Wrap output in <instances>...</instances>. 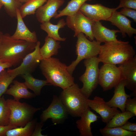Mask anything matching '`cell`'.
I'll list each match as a JSON object with an SVG mask.
<instances>
[{"label":"cell","instance_id":"40","mask_svg":"<svg viewBox=\"0 0 136 136\" xmlns=\"http://www.w3.org/2000/svg\"><path fill=\"white\" fill-rule=\"evenodd\" d=\"M18 1L20 2V3H24L26 2H27L29 0H17Z\"/></svg>","mask_w":136,"mask_h":136},{"label":"cell","instance_id":"5","mask_svg":"<svg viewBox=\"0 0 136 136\" xmlns=\"http://www.w3.org/2000/svg\"><path fill=\"white\" fill-rule=\"evenodd\" d=\"M77 40L76 45V59L67 66V69L71 75L77 65L84 59L97 56L100 50L101 43L96 41H91L88 39L82 32L77 36Z\"/></svg>","mask_w":136,"mask_h":136},{"label":"cell","instance_id":"6","mask_svg":"<svg viewBox=\"0 0 136 136\" xmlns=\"http://www.w3.org/2000/svg\"><path fill=\"white\" fill-rule=\"evenodd\" d=\"M6 101L11 110L9 125L17 127L25 125L33 119L35 113L42 108L14 99H8Z\"/></svg>","mask_w":136,"mask_h":136},{"label":"cell","instance_id":"18","mask_svg":"<svg viewBox=\"0 0 136 136\" xmlns=\"http://www.w3.org/2000/svg\"><path fill=\"white\" fill-rule=\"evenodd\" d=\"M126 84L125 79H123L114 88V94L111 99L106 102L109 106L118 108L121 112L125 111V104L127 99L131 96L127 94L125 91V87Z\"/></svg>","mask_w":136,"mask_h":136},{"label":"cell","instance_id":"24","mask_svg":"<svg viewBox=\"0 0 136 136\" xmlns=\"http://www.w3.org/2000/svg\"><path fill=\"white\" fill-rule=\"evenodd\" d=\"M24 83L27 88L32 91L37 96L40 95L42 88L46 85H50L46 80H40L34 78L31 74L26 73L22 75Z\"/></svg>","mask_w":136,"mask_h":136},{"label":"cell","instance_id":"1","mask_svg":"<svg viewBox=\"0 0 136 136\" xmlns=\"http://www.w3.org/2000/svg\"><path fill=\"white\" fill-rule=\"evenodd\" d=\"M36 45L35 43L14 39L8 33L3 34L0 42V59L16 67L34 50Z\"/></svg>","mask_w":136,"mask_h":136},{"label":"cell","instance_id":"25","mask_svg":"<svg viewBox=\"0 0 136 136\" xmlns=\"http://www.w3.org/2000/svg\"><path fill=\"white\" fill-rule=\"evenodd\" d=\"M37 119H33L24 126L17 127L7 131L5 136H31L34 130Z\"/></svg>","mask_w":136,"mask_h":136},{"label":"cell","instance_id":"16","mask_svg":"<svg viewBox=\"0 0 136 136\" xmlns=\"http://www.w3.org/2000/svg\"><path fill=\"white\" fill-rule=\"evenodd\" d=\"M107 21L110 22L112 25L115 26L119 29L123 38L126 37V33L130 38L136 34V29L131 26L132 21L117 10L113 12Z\"/></svg>","mask_w":136,"mask_h":136},{"label":"cell","instance_id":"26","mask_svg":"<svg viewBox=\"0 0 136 136\" xmlns=\"http://www.w3.org/2000/svg\"><path fill=\"white\" fill-rule=\"evenodd\" d=\"M92 0H71L66 6L62 10L59 11L58 13L54 17L57 19L64 16H71L75 14L82 6L87 1Z\"/></svg>","mask_w":136,"mask_h":136},{"label":"cell","instance_id":"7","mask_svg":"<svg viewBox=\"0 0 136 136\" xmlns=\"http://www.w3.org/2000/svg\"><path fill=\"white\" fill-rule=\"evenodd\" d=\"M99 62L97 56L85 59L84 60L86 70L84 73L79 77V80L83 84L82 87L80 88L81 91L88 98L98 84Z\"/></svg>","mask_w":136,"mask_h":136},{"label":"cell","instance_id":"36","mask_svg":"<svg viewBox=\"0 0 136 136\" xmlns=\"http://www.w3.org/2000/svg\"><path fill=\"white\" fill-rule=\"evenodd\" d=\"M44 124V123L40 121L37 122L33 132L31 136H46L47 135H43L41 132L43 129L42 128Z\"/></svg>","mask_w":136,"mask_h":136},{"label":"cell","instance_id":"21","mask_svg":"<svg viewBox=\"0 0 136 136\" xmlns=\"http://www.w3.org/2000/svg\"><path fill=\"white\" fill-rule=\"evenodd\" d=\"M12 82L13 85H10V88L7 89L4 94L12 95L15 100L19 101L22 98L30 99L36 96L34 93L28 91L24 83L17 80H13Z\"/></svg>","mask_w":136,"mask_h":136},{"label":"cell","instance_id":"12","mask_svg":"<svg viewBox=\"0 0 136 136\" xmlns=\"http://www.w3.org/2000/svg\"><path fill=\"white\" fill-rule=\"evenodd\" d=\"M110 8L101 4H91L85 3L79 10L85 16L93 21L103 20L107 21L114 11L118 10Z\"/></svg>","mask_w":136,"mask_h":136},{"label":"cell","instance_id":"30","mask_svg":"<svg viewBox=\"0 0 136 136\" xmlns=\"http://www.w3.org/2000/svg\"><path fill=\"white\" fill-rule=\"evenodd\" d=\"M10 112L4 96L0 97V125L7 126L9 124Z\"/></svg>","mask_w":136,"mask_h":136},{"label":"cell","instance_id":"2","mask_svg":"<svg viewBox=\"0 0 136 136\" xmlns=\"http://www.w3.org/2000/svg\"><path fill=\"white\" fill-rule=\"evenodd\" d=\"M42 73L48 83L63 90L75 83L74 79L69 72L67 66L57 58L42 59L39 64Z\"/></svg>","mask_w":136,"mask_h":136},{"label":"cell","instance_id":"42","mask_svg":"<svg viewBox=\"0 0 136 136\" xmlns=\"http://www.w3.org/2000/svg\"><path fill=\"white\" fill-rule=\"evenodd\" d=\"M3 6L2 4L0 2V10Z\"/></svg>","mask_w":136,"mask_h":136},{"label":"cell","instance_id":"39","mask_svg":"<svg viewBox=\"0 0 136 136\" xmlns=\"http://www.w3.org/2000/svg\"><path fill=\"white\" fill-rule=\"evenodd\" d=\"M12 66L10 63L2 62L0 59V73L3 70Z\"/></svg>","mask_w":136,"mask_h":136},{"label":"cell","instance_id":"31","mask_svg":"<svg viewBox=\"0 0 136 136\" xmlns=\"http://www.w3.org/2000/svg\"><path fill=\"white\" fill-rule=\"evenodd\" d=\"M6 13L11 17L16 18L17 10L22 5L17 0H0Z\"/></svg>","mask_w":136,"mask_h":136},{"label":"cell","instance_id":"13","mask_svg":"<svg viewBox=\"0 0 136 136\" xmlns=\"http://www.w3.org/2000/svg\"><path fill=\"white\" fill-rule=\"evenodd\" d=\"M87 104L90 109L100 115L102 121L106 123L115 115L121 112L117 108L109 106L103 98L98 96H95L93 99L88 98Z\"/></svg>","mask_w":136,"mask_h":136},{"label":"cell","instance_id":"38","mask_svg":"<svg viewBox=\"0 0 136 136\" xmlns=\"http://www.w3.org/2000/svg\"><path fill=\"white\" fill-rule=\"evenodd\" d=\"M17 127L16 126L10 125L7 126L0 125V136H5V133L7 131Z\"/></svg>","mask_w":136,"mask_h":136},{"label":"cell","instance_id":"23","mask_svg":"<svg viewBox=\"0 0 136 136\" xmlns=\"http://www.w3.org/2000/svg\"><path fill=\"white\" fill-rule=\"evenodd\" d=\"M45 41L44 45L40 50L42 59H48L54 55H57L58 49L61 47L60 41L47 36L45 38Z\"/></svg>","mask_w":136,"mask_h":136},{"label":"cell","instance_id":"4","mask_svg":"<svg viewBox=\"0 0 136 136\" xmlns=\"http://www.w3.org/2000/svg\"><path fill=\"white\" fill-rule=\"evenodd\" d=\"M59 97L68 114L73 117H80L89 107L88 98L82 92L77 84L63 90Z\"/></svg>","mask_w":136,"mask_h":136},{"label":"cell","instance_id":"22","mask_svg":"<svg viewBox=\"0 0 136 136\" xmlns=\"http://www.w3.org/2000/svg\"><path fill=\"white\" fill-rule=\"evenodd\" d=\"M66 25L65 21L63 19H61L58 21L56 24H53L50 21L41 23V28L45 31L47 36L59 41H64L66 38L60 37L58 33L59 29L62 28Z\"/></svg>","mask_w":136,"mask_h":136},{"label":"cell","instance_id":"15","mask_svg":"<svg viewBox=\"0 0 136 136\" xmlns=\"http://www.w3.org/2000/svg\"><path fill=\"white\" fill-rule=\"evenodd\" d=\"M64 0H47L36 12L37 20L41 23L50 21L58 13V9L64 3Z\"/></svg>","mask_w":136,"mask_h":136},{"label":"cell","instance_id":"41","mask_svg":"<svg viewBox=\"0 0 136 136\" xmlns=\"http://www.w3.org/2000/svg\"><path fill=\"white\" fill-rule=\"evenodd\" d=\"M3 34L2 32L0 31V42Z\"/></svg>","mask_w":136,"mask_h":136},{"label":"cell","instance_id":"28","mask_svg":"<svg viewBox=\"0 0 136 136\" xmlns=\"http://www.w3.org/2000/svg\"><path fill=\"white\" fill-rule=\"evenodd\" d=\"M135 116L133 113L128 111L118 113L115 115L110 121L106 123L105 127H120Z\"/></svg>","mask_w":136,"mask_h":136},{"label":"cell","instance_id":"19","mask_svg":"<svg viewBox=\"0 0 136 136\" xmlns=\"http://www.w3.org/2000/svg\"><path fill=\"white\" fill-rule=\"evenodd\" d=\"M16 18L17 28L14 34L11 36L12 37L16 39L36 43L38 41L36 33L35 31H31L26 26L21 15L19 9L17 10Z\"/></svg>","mask_w":136,"mask_h":136},{"label":"cell","instance_id":"17","mask_svg":"<svg viewBox=\"0 0 136 136\" xmlns=\"http://www.w3.org/2000/svg\"><path fill=\"white\" fill-rule=\"evenodd\" d=\"M92 29L94 38L96 41L101 43L118 41L116 34L120 32L118 30L108 28L103 25L99 21L93 22Z\"/></svg>","mask_w":136,"mask_h":136},{"label":"cell","instance_id":"32","mask_svg":"<svg viewBox=\"0 0 136 136\" xmlns=\"http://www.w3.org/2000/svg\"><path fill=\"white\" fill-rule=\"evenodd\" d=\"M15 78L10 75L5 69L0 73V97L5 93Z\"/></svg>","mask_w":136,"mask_h":136},{"label":"cell","instance_id":"34","mask_svg":"<svg viewBox=\"0 0 136 136\" xmlns=\"http://www.w3.org/2000/svg\"><path fill=\"white\" fill-rule=\"evenodd\" d=\"M120 3L117 7L118 9L125 8L136 10V0H120Z\"/></svg>","mask_w":136,"mask_h":136},{"label":"cell","instance_id":"10","mask_svg":"<svg viewBox=\"0 0 136 136\" xmlns=\"http://www.w3.org/2000/svg\"><path fill=\"white\" fill-rule=\"evenodd\" d=\"M68 114L59 97L54 95L50 104L41 115L40 121L44 123L50 118L54 125L62 124L67 119Z\"/></svg>","mask_w":136,"mask_h":136},{"label":"cell","instance_id":"14","mask_svg":"<svg viewBox=\"0 0 136 136\" xmlns=\"http://www.w3.org/2000/svg\"><path fill=\"white\" fill-rule=\"evenodd\" d=\"M118 66L121 71L124 79L126 80L125 87L133 91L136 96V56L121 64Z\"/></svg>","mask_w":136,"mask_h":136},{"label":"cell","instance_id":"29","mask_svg":"<svg viewBox=\"0 0 136 136\" xmlns=\"http://www.w3.org/2000/svg\"><path fill=\"white\" fill-rule=\"evenodd\" d=\"M99 131L104 136H136V132L131 131L119 127H105L100 128Z\"/></svg>","mask_w":136,"mask_h":136},{"label":"cell","instance_id":"27","mask_svg":"<svg viewBox=\"0 0 136 136\" xmlns=\"http://www.w3.org/2000/svg\"><path fill=\"white\" fill-rule=\"evenodd\" d=\"M47 0H29L22 4L19 9L22 17L35 13L37 10L44 5Z\"/></svg>","mask_w":136,"mask_h":136},{"label":"cell","instance_id":"11","mask_svg":"<svg viewBox=\"0 0 136 136\" xmlns=\"http://www.w3.org/2000/svg\"><path fill=\"white\" fill-rule=\"evenodd\" d=\"M94 21L84 15L79 10L75 14L67 16L66 19V25L74 31V37H77L79 33L85 35L89 40H94L92 27Z\"/></svg>","mask_w":136,"mask_h":136},{"label":"cell","instance_id":"37","mask_svg":"<svg viewBox=\"0 0 136 136\" xmlns=\"http://www.w3.org/2000/svg\"><path fill=\"white\" fill-rule=\"evenodd\" d=\"M119 127L129 131L136 132V123H132L128 121L124 124Z\"/></svg>","mask_w":136,"mask_h":136},{"label":"cell","instance_id":"3","mask_svg":"<svg viewBox=\"0 0 136 136\" xmlns=\"http://www.w3.org/2000/svg\"><path fill=\"white\" fill-rule=\"evenodd\" d=\"M98 55L100 62L116 65L132 58L135 55V51L128 41L118 40L101 45Z\"/></svg>","mask_w":136,"mask_h":136},{"label":"cell","instance_id":"35","mask_svg":"<svg viewBox=\"0 0 136 136\" xmlns=\"http://www.w3.org/2000/svg\"><path fill=\"white\" fill-rule=\"evenodd\" d=\"M120 14L132 18L134 21L136 22V10L132 9L123 8L119 12Z\"/></svg>","mask_w":136,"mask_h":136},{"label":"cell","instance_id":"20","mask_svg":"<svg viewBox=\"0 0 136 136\" xmlns=\"http://www.w3.org/2000/svg\"><path fill=\"white\" fill-rule=\"evenodd\" d=\"M76 122L80 136H93L91 132V124L96 121L99 117L91 111L88 107Z\"/></svg>","mask_w":136,"mask_h":136},{"label":"cell","instance_id":"8","mask_svg":"<svg viewBox=\"0 0 136 136\" xmlns=\"http://www.w3.org/2000/svg\"><path fill=\"white\" fill-rule=\"evenodd\" d=\"M123 79L120 69L116 65L104 64L99 69L98 84L104 91L114 88Z\"/></svg>","mask_w":136,"mask_h":136},{"label":"cell","instance_id":"9","mask_svg":"<svg viewBox=\"0 0 136 136\" xmlns=\"http://www.w3.org/2000/svg\"><path fill=\"white\" fill-rule=\"evenodd\" d=\"M40 42L38 41L34 50L24 57L18 66L13 69L8 68L7 71L9 74L16 77L19 75L32 73L42 59L40 52Z\"/></svg>","mask_w":136,"mask_h":136},{"label":"cell","instance_id":"33","mask_svg":"<svg viewBox=\"0 0 136 136\" xmlns=\"http://www.w3.org/2000/svg\"><path fill=\"white\" fill-rule=\"evenodd\" d=\"M129 97L127 99L125 104V111L130 112L136 115V96L133 98Z\"/></svg>","mask_w":136,"mask_h":136}]
</instances>
